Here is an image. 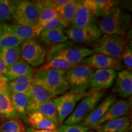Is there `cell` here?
I'll return each mask as SVG.
<instances>
[{"instance_id": "obj_24", "label": "cell", "mask_w": 132, "mask_h": 132, "mask_svg": "<svg viewBox=\"0 0 132 132\" xmlns=\"http://www.w3.org/2000/svg\"><path fill=\"white\" fill-rule=\"evenodd\" d=\"M32 75L33 74L24 76L8 82L7 87L8 92L23 94L28 95L32 83Z\"/></svg>"}, {"instance_id": "obj_38", "label": "cell", "mask_w": 132, "mask_h": 132, "mask_svg": "<svg viewBox=\"0 0 132 132\" xmlns=\"http://www.w3.org/2000/svg\"><path fill=\"white\" fill-rule=\"evenodd\" d=\"M69 0H45V1H38L42 7L53 8L56 9L62 5L66 4Z\"/></svg>"}, {"instance_id": "obj_19", "label": "cell", "mask_w": 132, "mask_h": 132, "mask_svg": "<svg viewBox=\"0 0 132 132\" xmlns=\"http://www.w3.org/2000/svg\"><path fill=\"white\" fill-rule=\"evenodd\" d=\"M66 29L63 27L44 29L39 37L46 45L52 46L67 42L69 38L66 35Z\"/></svg>"}, {"instance_id": "obj_10", "label": "cell", "mask_w": 132, "mask_h": 132, "mask_svg": "<svg viewBox=\"0 0 132 132\" xmlns=\"http://www.w3.org/2000/svg\"><path fill=\"white\" fill-rule=\"evenodd\" d=\"M116 71L112 69H98L94 70L86 94L105 90L113 85L116 78Z\"/></svg>"}, {"instance_id": "obj_13", "label": "cell", "mask_w": 132, "mask_h": 132, "mask_svg": "<svg viewBox=\"0 0 132 132\" xmlns=\"http://www.w3.org/2000/svg\"><path fill=\"white\" fill-rule=\"evenodd\" d=\"M28 102L26 109V115L34 113L39 105L55 98L54 95L39 86L32 83L28 94Z\"/></svg>"}, {"instance_id": "obj_7", "label": "cell", "mask_w": 132, "mask_h": 132, "mask_svg": "<svg viewBox=\"0 0 132 132\" xmlns=\"http://www.w3.org/2000/svg\"><path fill=\"white\" fill-rule=\"evenodd\" d=\"M105 90L95 92L87 95L82 98L73 111L64 121V124H80L90 114L98 104L101 102Z\"/></svg>"}, {"instance_id": "obj_12", "label": "cell", "mask_w": 132, "mask_h": 132, "mask_svg": "<svg viewBox=\"0 0 132 132\" xmlns=\"http://www.w3.org/2000/svg\"><path fill=\"white\" fill-rule=\"evenodd\" d=\"M94 69H112L115 71L122 70L123 66L118 59L107 56L102 54H92L81 62Z\"/></svg>"}, {"instance_id": "obj_43", "label": "cell", "mask_w": 132, "mask_h": 132, "mask_svg": "<svg viewBox=\"0 0 132 132\" xmlns=\"http://www.w3.org/2000/svg\"><path fill=\"white\" fill-rule=\"evenodd\" d=\"M1 23H0V29H1Z\"/></svg>"}, {"instance_id": "obj_6", "label": "cell", "mask_w": 132, "mask_h": 132, "mask_svg": "<svg viewBox=\"0 0 132 132\" xmlns=\"http://www.w3.org/2000/svg\"><path fill=\"white\" fill-rule=\"evenodd\" d=\"M42 6L37 1H15L12 20L14 24L36 25Z\"/></svg>"}, {"instance_id": "obj_16", "label": "cell", "mask_w": 132, "mask_h": 132, "mask_svg": "<svg viewBox=\"0 0 132 132\" xmlns=\"http://www.w3.org/2000/svg\"><path fill=\"white\" fill-rule=\"evenodd\" d=\"M1 30L7 31L14 34L20 39L25 40L30 38L39 37L44 30L40 26L23 25V24H3L1 26Z\"/></svg>"}, {"instance_id": "obj_39", "label": "cell", "mask_w": 132, "mask_h": 132, "mask_svg": "<svg viewBox=\"0 0 132 132\" xmlns=\"http://www.w3.org/2000/svg\"><path fill=\"white\" fill-rule=\"evenodd\" d=\"M8 67L6 66V64L0 58V75L6 77V73L7 72Z\"/></svg>"}, {"instance_id": "obj_1", "label": "cell", "mask_w": 132, "mask_h": 132, "mask_svg": "<svg viewBox=\"0 0 132 132\" xmlns=\"http://www.w3.org/2000/svg\"><path fill=\"white\" fill-rule=\"evenodd\" d=\"M66 71L56 69L36 70L32 75V82L54 97L62 95L69 89L65 78Z\"/></svg>"}, {"instance_id": "obj_42", "label": "cell", "mask_w": 132, "mask_h": 132, "mask_svg": "<svg viewBox=\"0 0 132 132\" xmlns=\"http://www.w3.org/2000/svg\"><path fill=\"white\" fill-rule=\"evenodd\" d=\"M88 132H95V131H92V130H90V131H88Z\"/></svg>"}, {"instance_id": "obj_2", "label": "cell", "mask_w": 132, "mask_h": 132, "mask_svg": "<svg viewBox=\"0 0 132 132\" xmlns=\"http://www.w3.org/2000/svg\"><path fill=\"white\" fill-rule=\"evenodd\" d=\"M94 54L93 50L85 47H79L72 42L50 46L47 52V61L57 59L69 63L77 64Z\"/></svg>"}, {"instance_id": "obj_31", "label": "cell", "mask_w": 132, "mask_h": 132, "mask_svg": "<svg viewBox=\"0 0 132 132\" xmlns=\"http://www.w3.org/2000/svg\"><path fill=\"white\" fill-rule=\"evenodd\" d=\"M15 1L0 0V23H5L12 19Z\"/></svg>"}, {"instance_id": "obj_4", "label": "cell", "mask_w": 132, "mask_h": 132, "mask_svg": "<svg viewBox=\"0 0 132 132\" xmlns=\"http://www.w3.org/2000/svg\"><path fill=\"white\" fill-rule=\"evenodd\" d=\"M130 36L104 34L97 40L94 46V52L120 60L125 47L130 42Z\"/></svg>"}, {"instance_id": "obj_26", "label": "cell", "mask_w": 132, "mask_h": 132, "mask_svg": "<svg viewBox=\"0 0 132 132\" xmlns=\"http://www.w3.org/2000/svg\"><path fill=\"white\" fill-rule=\"evenodd\" d=\"M13 107L19 118L26 120V109L28 102V96L23 94L9 93Z\"/></svg>"}, {"instance_id": "obj_34", "label": "cell", "mask_w": 132, "mask_h": 132, "mask_svg": "<svg viewBox=\"0 0 132 132\" xmlns=\"http://www.w3.org/2000/svg\"><path fill=\"white\" fill-rule=\"evenodd\" d=\"M40 27H42L43 29H52L57 27H63L64 28H70V23L65 20L62 16L59 14L58 15L53 19H51L50 20L46 21L42 24H40Z\"/></svg>"}, {"instance_id": "obj_33", "label": "cell", "mask_w": 132, "mask_h": 132, "mask_svg": "<svg viewBox=\"0 0 132 132\" xmlns=\"http://www.w3.org/2000/svg\"><path fill=\"white\" fill-rule=\"evenodd\" d=\"M79 65L78 64H72L69 62L63 61L57 59H52V60L47 61L45 64L41 66L38 70H45V69H56V70L67 71L73 67H77Z\"/></svg>"}, {"instance_id": "obj_11", "label": "cell", "mask_w": 132, "mask_h": 132, "mask_svg": "<svg viewBox=\"0 0 132 132\" xmlns=\"http://www.w3.org/2000/svg\"><path fill=\"white\" fill-rule=\"evenodd\" d=\"M66 35L69 39L81 44H90L102 36V32L95 24L83 28H70L66 29Z\"/></svg>"}, {"instance_id": "obj_27", "label": "cell", "mask_w": 132, "mask_h": 132, "mask_svg": "<svg viewBox=\"0 0 132 132\" xmlns=\"http://www.w3.org/2000/svg\"><path fill=\"white\" fill-rule=\"evenodd\" d=\"M0 58L7 67H11L20 59V47L0 48Z\"/></svg>"}, {"instance_id": "obj_35", "label": "cell", "mask_w": 132, "mask_h": 132, "mask_svg": "<svg viewBox=\"0 0 132 132\" xmlns=\"http://www.w3.org/2000/svg\"><path fill=\"white\" fill-rule=\"evenodd\" d=\"M59 15V13L55 9L49 7H42L40 12L39 13V17L36 24L40 25L46 21L50 20Z\"/></svg>"}, {"instance_id": "obj_41", "label": "cell", "mask_w": 132, "mask_h": 132, "mask_svg": "<svg viewBox=\"0 0 132 132\" xmlns=\"http://www.w3.org/2000/svg\"><path fill=\"white\" fill-rule=\"evenodd\" d=\"M55 130H35L32 128H28L26 130V132H54Z\"/></svg>"}, {"instance_id": "obj_28", "label": "cell", "mask_w": 132, "mask_h": 132, "mask_svg": "<svg viewBox=\"0 0 132 132\" xmlns=\"http://www.w3.org/2000/svg\"><path fill=\"white\" fill-rule=\"evenodd\" d=\"M35 112H39L55 124L59 125L57 110L53 99L39 105L36 108Z\"/></svg>"}, {"instance_id": "obj_9", "label": "cell", "mask_w": 132, "mask_h": 132, "mask_svg": "<svg viewBox=\"0 0 132 132\" xmlns=\"http://www.w3.org/2000/svg\"><path fill=\"white\" fill-rule=\"evenodd\" d=\"M85 96L86 94H77L69 92L53 99L57 110L59 125L72 114L77 103Z\"/></svg>"}, {"instance_id": "obj_18", "label": "cell", "mask_w": 132, "mask_h": 132, "mask_svg": "<svg viewBox=\"0 0 132 132\" xmlns=\"http://www.w3.org/2000/svg\"><path fill=\"white\" fill-rule=\"evenodd\" d=\"M131 109L130 102L125 100H116L113 105L110 107L103 117L98 121L97 125L106 122L122 117L125 116L129 113Z\"/></svg>"}, {"instance_id": "obj_3", "label": "cell", "mask_w": 132, "mask_h": 132, "mask_svg": "<svg viewBox=\"0 0 132 132\" xmlns=\"http://www.w3.org/2000/svg\"><path fill=\"white\" fill-rule=\"evenodd\" d=\"M131 21V15L118 7L110 15L102 18L98 28L102 34L125 35L130 29Z\"/></svg>"}, {"instance_id": "obj_20", "label": "cell", "mask_w": 132, "mask_h": 132, "mask_svg": "<svg viewBox=\"0 0 132 132\" xmlns=\"http://www.w3.org/2000/svg\"><path fill=\"white\" fill-rule=\"evenodd\" d=\"M130 122V118L125 116L97 125L94 128L98 132H127L129 128Z\"/></svg>"}, {"instance_id": "obj_21", "label": "cell", "mask_w": 132, "mask_h": 132, "mask_svg": "<svg viewBox=\"0 0 132 132\" xmlns=\"http://www.w3.org/2000/svg\"><path fill=\"white\" fill-rule=\"evenodd\" d=\"M95 16L79 1L77 12L73 20L70 24V28H83L94 24Z\"/></svg>"}, {"instance_id": "obj_25", "label": "cell", "mask_w": 132, "mask_h": 132, "mask_svg": "<svg viewBox=\"0 0 132 132\" xmlns=\"http://www.w3.org/2000/svg\"><path fill=\"white\" fill-rule=\"evenodd\" d=\"M0 116L4 119H19L7 90L0 89Z\"/></svg>"}, {"instance_id": "obj_30", "label": "cell", "mask_w": 132, "mask_h": 132, "mask_svg": "<svg viewBox=\"0 0 132 132\" xmlns=\"http://www.w3.org/2000/svg\"><path fill=\"white\" fill-rule=\"evenodd\" d=\"M23 41L12 33L0 29V48H7L19 47Z\"/></svg>"}, {"instance_id": "obj_8", "label": "cell", "mask_w": 132, "mask_h": 132, "mask_svg": "<svg viewBox=\"0 0 132 132\" xmlns=\"http://www.w3.org/2000/svg\"><path fill=\"white\" fill-rule=\"evenodd\" d=\"M47 52L36 38H30L21 44L20 57L32 67L42 65L47 57Z\"/></svg>"}, {"instance_id": "obj_36", "label": "cell", "mask_w": 132, "mask_h": 132, "mask_svg": "<svg viewBox=\"0 0 132 132\" xmlns=\"http://www.w3.org/2000/svg\"><path fill=\"white\" fill-rule=\"evenodd\" d=\"M121 59L127 70H132V46L131 42L128 43L125 47L121 54Z\"/></svg>"}, {"instance_id": "obj_32", "label": "cell", "mask_w": 132, "mask_h": 132, "mask_svg": "<svg viewBox=\"0 0 132 132\" xmlns=\"http://www.w3.org/2000/svg\"><path fill=\"white\" fill-rule=\"evenodd\" d=\"M0 132H26L24 124L19 119H7L0 124Z\"/></svg>"}, {"instance_id": "obj_15", "label": "cell", "mask_w": 132, "mask_h": 132, "mask_svg": "<svg viewBox=\"0 0 132 132\" xmlns=\"http://www.w3.org/2000/svg\"><path fill=\"white\" fill-rule=\"evenodd\" d=\"M81 3L95 17L108 15L118 7L119 4L118 1L114 0H84Z\"/></svg>"}, {"instance_id": "obj_22", "label": "cell", "mask_w": 132, "mask_h": 132, "mask_svg": "<svg viewBox=\"0 0 132 132\" xmlns=\"http://www.w3.org/2000/svg\"><path fill=\"white\" fill-rule=\"evenodd\" d=\"M26 121L35 130H56L57 125L39 112L31 113L26 117Z\"/></svg>"}, {"instance_id": "obj_29", "label": "cell", "mask_w": 132, "mask_h": 132, "mask_svg": "<svg viewBox=\"0 0 132 132\" xmlns=\"http://www.w3.org/2000/svg\"><path fill=\"white\" fill-rule=\"evenodd\" d=\"M78 4L79 1L69 0L68 3L57 7L56 10L66 21L70 24L77 12Z\"/></svg>"}, {"instance_id": "obj_44", "label": "cell", "mask_w": 132, "mask_h": 132, "mask_svg": "<svg viewBox=\"0 0 132 132\" xmlns=\"http://www.w3.org/2000/svg\"><path fill=\"white\" fill-rule=\"evenodd\" d=\"M54 132H57V131H56V130H55V131H54Z\"/></svg>"}, {"instance_id": "obj_23", "label": "cell", "mask_w": 132, "mask_h": 132, "mask_svg": "<svg viewBox=\"0 0 132 132\" xmlns=\"http://www.w3.org/2000/svg\"><path fill=\"white\" fill-rule=\"evenodd\" d=\"M34 69L22 59H20L14 65L8 67L6 78L8 82L15 80L20 77L34 73Z\"/></svg>"}, {"instance_id": "obj_17", "label": "cell", "mask_w": 132, "mask_h": 132, "mask_svg": "<svg viewBox=\"0 0 132 132\" xmlns=\"http://www.w3.org/2000/svg\"><path fill=\"white\" fill-rule=\"evenodd\" d=\"M115 86L113 91L118 93L120 97L127 98L132 94V73L127 69L119 72L116 76Z\"/></svg>"}, {"instance_id": "obj_40", "label": "cell", "mask_w": 132, "mask_h": 132, "mask_svg": "<svg viewBox=\"0 0 132 132\" xmlns=\"http://www.w3.org/2000/svg\"><path fill=\"white\" fill-rule=\"evenodd\" d=\"M8 81L4 76L0 75V89L7 90Z\"/></svg>"}, {"instance_id": "obj_37", "label": "cell", "mask_w": 132, "mask_h": 132, "mask_svg": "<svg viewBox=\"0 0 132 132\" xmlns=\"http://www.w3.org/2000/svg\"><path fill=\"white\" fill-rule=\"evenodd\" d=\"M89 128L81 124H61L57 127V132H88Z\"/></svg>"}, {"instance_id": "obj_14", "label": "cell", "mask_w": 132, "mask_h": 132, "mask_svg": "<svg viewBox=\"0 0 132 132\" xmlns=\"http://www.w3.org/2000/svg\"><path fill=\"white\" fill-rule=\"evenodd\" d=\"M116 97L115 95H110L106 97L97 105L90 114L80 124L89 129L94 128L99 120L103 118L110 107L116 101Z\"/></svg>"}, {"instance_id": "obj_5", "label": "cell", "mask_w": 132, "mask_h": 132, "mask_svg": "<svg viewBox=\"0 0 132 132\" xmlns=\"http://www.w3.org/2000/svg\"><path fill=\"white\" fill-rule=\"evenodd\" d=\"M95 69L86 65H79L65 72V78L68 83L70 92L86 94L89 88Z\"/></svg>"}]
</instances>
